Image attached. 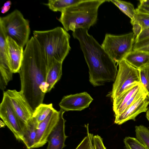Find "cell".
I'll return each instance as SVG.
<instances>
[{"instance_id":"obj_1","label":"cell","mask_w":149,"mask_h":149,"mask_svg":"<svg viewBox=\"0 0 149 149\" xmlns=\"http://www.w3.org/2000/svg\"><path fill=\"white\" fill-rule=\"evenodd\" d=\"M48 63L38 41L32 36L26 45L19 72L22 92L33 111L43 103L47 93Z\"/></svg>"},{"instance_id":"obj_2","label":"cell","mask_w":149,"mask_h":149,"mask_svg":"<svg viewBox=\"0 0 149 149\" xmlns=\"http://www.w3.org/2000/svg\"><path fill=\"white\" fill-rule=\"evenodd\" d=\"M77 39L89 68V81L94 86L114 82L118 72L116 63L107 54L88 30H74L72 34Z\"/></svg>"},{"instance_id":"obj_3","label":"cell","mask_w":149,"mask_h":149,"mask_svg":"<svg viewBox=\"0 0 149 149\" xmlns=\"http://www.w3.org/2000/svg\"><path fill=\"white\" fill-rule=\"evenodd\" d=\"M106 0H82L61 12L58 19L64 29L68 31H73L78 29L88 30L97 20L98 10L100 6Z\"/></svg>"},{"instance_id":"obj_4","label":"cell","mask_w":149,"mask_h":149,"mask_svg":"<svg viewBox=\"0 0 149 149\" xmlns=\"http://www.w3.org/2000/svg\"><path fill=\"white\" fill-rule=\"evenodd\" d=\"M33 36L40 45L48 69L55 61H63L71 49L70 36L64 28L57 27L45 31H34Z\"/></svg>"},{"instance_id":"obj_5","label":"cell","mask_w":149,"mask_h":149,"mask_svg":"<svg viewBox=\"0 0 149 149\" xmlns=\"http://www.w3.org/2000/svg\"><path fill=\"white\" fill-rule=\"evenodd\" d=\"M0 28L6 37L11 38L23 47L29 40V21L17 9L5 16L0 17Z\"/></svg>"},{"instance_id":"obj_6","label":"cell","mask_w":149,"mask_h":149,"mask_svg":"<svg viewBox=\"0 0 149 149\" xmlns=\"http://www.w3.org/2000/svg\"><path fill=\"white\" fill-rule=\"evenodd\" d=\"M135 37L133 32L120 35L106 34L101 46L118 64L132 51Z\"/></svg>"},{"instance_id":"obj_7","label":"cell","mask_w":149,"mask_h":149,"mask_svg":"<svg viewBox=\"0 0 149 149\" xmlns=\"http://www.w3.org/2000/svg\"><path fill=\"white\" fill-rule=\"evenodd\" d=\"M117 64L118 69L110 94L113 100L132 86L141 83L138 69L130 65L124 59Z\"/></svg>"},{"instance_id":"obj_8","label":"cell","mask_w":149,"mask_h":149,"mask_svg":"<svg viewBox=\"0 0 149 149\" xmlns=\"http://www.w3.org/2000/svg\"><path fill=\"white\" fill-rule=\"evenodd\" d=\"M0 116L16 139L22 141L23 133L21 123L5 91L3 92V99L0 104Z\"/></svg>"},{"instance_id":"obj_9","label":"cell","mask_w":149,"mask_h":149,"mask_svg":"<svg viewBox=\"0 0 149 149\" xmlns=\"http://www.w3.org/2000/svg\"><path fill=\"white\" fill-rule=\"evenodd\" d=\"M5 92L21 123L22 127L28 120L33 116L34 112L21 91L8 89Z\"/></svg>"},{"instance_id":"obj_10","label":"cell","mask_w":149,"mask_h":149,"mask_svg":"<svg viewBox=\"0 0 149 149\" xmlns=\"http://www.w3.org/2000/svg\"><path fill=\"white\" fill-rule=\"evenodd\" d=\"M59 118V111L54 108L39 124L37 129L33 148L42 147L46 143L48 138L56 125Z\"/></svg>"},{"instance_id":"obj_11","label":"cell","mask_w":149,"mask_h":149,"mask_svg":"<svg viewBox=\"0 0 149 149\" xmlns=\"http://www.w3.org/2000/svg\"><path fill=\"white\" fill-rule=\"evenodd\" d=\"M93 100L86 92L64 96L59 105L65 111H81L88 107Z\"/></svg>"},{"instance_id":"obj_12","label":"cell","mask_w":149,"mask_h":149,"mask_svg":"<svg viewBox=\"0 0 149 149\" xmlns=\"http://www.w3.org/2000/svg\"><path fill=\"white\" fill-rule=\"evenodd\" d=\"M149 105L148 94H146L140 98L121 114L115 116L114 123L120 125L130 120L135 121L136 117L139 114L147 112Z\"/></svg>"},{"instance_id":"obj_13","label":"cell","mask_w":149,"mask_h":149,"mask_svg":"<svg viewBox=\"0 0 149 149\" xmlns=\"http://www.w3.org/2000/svg\"><path fill=\"white\" fill-rule=\"evenodd\" d=\"M6 45L9 66L13 73H19L23 58V47L8 36L6 38Z\"/></svg>"},{"instance_id":"obj_14","label":"cell","mask_w":149,"mask_h":149,"mask_svg":"<svg viewBox=\"0 0 149 149\" xmlns=\"http://www.w3.org/2000/svg\"><path fill=\"white\" fill-rule=\"evenodd\" d=\"M59 111V120L48 138L47 149H63L65 146V142L68 136L65 131V120L63 117V114L65 111L61 109Z\"/></svg>"},{"instance_id":"obj_15","label":"cell","mask_w":149,"mask_h":149,"mask_svg":"<svg viewBox=\"0 0 149 149\" xmlns=\"http://www.w3.org/2000/svg\"><path fill=\"white\" fill-rule=\"evenodd\" d=\"M37 128V118L36 116L30 118L22 127V142L28 149L33 148Z\"/></svg>"},{"instance_id":"obj_16","label":"cell","mask_w":149,"mask_h":149,"mask_svg":"<svg viewBox=\"0 0 149 149\" xmlns=\"http://www.w3.org/2000/svg\"><path fill=\"white\" fill-rule=\"evenodd\" d=\"M141 83L135 84L113 100V109L115 116L119 114L120 110L141 86Z\"/></svg>"},{"instance_id":"obj_17","label":"cell","mask_w":149,"mask_h":149,"mask_svg":"<svg viewBox=\"0 0 149 149\" xmlns=\"http://www.w3.org/2000/svg\"><path fill=\"white\" fill-rule=\"evenodd\" d=\"M136 14L134 19L131 21L132 30L136 37L143 30L149 27V13L136 9Z\"/></svg>"},{"instance_id":"obj_18","label":"cell","mask_w":149,"mask_h":149,"mask_svg":"<svg viewBox=\"0 0 149 149\" xmlns=\"http://www.w3.org/2000/svg\"><path fill=\"white\" fill-rule=\"evenodd\" d=\"M62 62L55 61L48 69L46 78L47 92H49L62 75Z\"/></svg>"},{"instance_id":"obj_19","label":"cell","mask_w":149,"mask_h":149,"mask_svg":"<svg viewBox=\"0 0 149 149\" xmlns=\"http://www.w3.org/2000/svg\"><path fill=\"white\" fill-rule=\"evenodd\" d=\"M124 59L138 69L149 64V54L144 52L132 51Z\"/></svg>"},{"instance_id":"obj_20","label":"cell","mask_w":149,"mask_h":149,"mask_svg":"<svg viewBox=\"0 0 149 149\" xmlns=\"http://www.w3.org/2000/svg\"><path fill=\"white\" fill-rule=\"evenodd\" d=\"M82 0H49L45 4L54 12H62L65 8L81 1Z\"/></svg>"},{"instance_id":"obj_21","label":"cell","mask_w":149,"mask_h":149,"mask_svg":"<svg viewBox=\"0 0 149 149\" xmlns=\"http://www.w3.org/2000/svg\"><path fill=\"white\" fill-rule=\"evenodd\" d=\"M110 1L131 19V21L134 19L136 14V10L132 4L129 2L121 0H111Z\"/></svg>"},{"instance_id":"obj_22","label":"cell","mask_w":149,"mask_h":149,"mask_svg":"<svg viewBox=\"0 0 149 149\" xmlns=\"http://www.w3.org/2000/svg\"><path fill=\"white\" fill-rule=\"evenodd\" d=\"M53 109L52 103L48 104L42 103L36 108L33 116H36L37 117V127L39 124L47 117Z\"/></svg>"},{"instance_id":"obj_23","label":"cell","mask_w":149,"mask_h":149,"mask_svg":"<svg viewBox=\"0 0 149 149\" xmlns=\"http://www.w3.org/2000/svg\"><path fill=\"white\" fill-rule=\"evenodd\" d=\"M135 132L136 138L149 149V130L143 125L136 126Z\"/></svg>"},{"instance_id":"obj_24","label":"cell","mask_w":149,"mask_h":149,"mask_svg":"<svg viewBox=\"0 0 149 149\" xmlns=\"http://www.w3.org/2000/svg\"><path fill=\"white\" fill-rule=\"evenodd\" d=\"M6 38L0 28V66L8 65L6 53Z\"/></svg>"},{"instance_id":"obj_25","label":"cell","mask_w":149,"mask_h":149,"mask_svg":"<svg viewBox=\"0 0 149 149\" xmlns=\"http://www.w3.org/2000/svg\"><path fill=\"white\" fill-rule=\"evenodd\" d=\"M141 84L143 86L148 93L149 99V64L139 69Z\"/></svg>"},{"instance_id":"obj_26","label":"cell","mask_w":149,"mask_h":149,"mask_svg":"<svg viewBox=\"0 0 149 149\" xmlns=\"http://www.w3.org/2000/svg\"><path fill=\"white\" fill-rule=\"evenodd\" d=\"M123 142L126 149H148L134 137H126Z\"/></svg>"},{"instance_id":"obj_27","label":"cell","mask_w":149,"mask_h":149,"mask_svg":"<svg viewBox=\"0 0 149 149\" xmlns=\"http://www.w3.org/2000/svg\"><path fill=\"white\" fill-rule=\"evenodd\" d=\"M87 133L75 149H95L93 141V135L89 133L88 124L87 126Z\"/></svg>"},{"instance_id":"obj_28","label":"cell","mask_w":149,"mask_h":149,"mask_svg":"<svg viewBox=\"0 0 149 149\" xmlns=\"http://www.w3.org/2000/svg\"><path fill=\"white\" fill-rule=\"evenodd\" d=\"M132 51L144 52L149 54V38L135 42Z\"/></svg>"},{"instance_id":"obj_29","label":"cell","mask_w":149,"mask_h":149,"mask_svg":"<svg viewBox=\"0 0 149 149\" xmlns=\"http://www.w3.org/2000/svg\"><path fill=\"white\" fill-rule=\"evenodd\" d=\"M93 139L95 149H106L100 136L98 135L93 136Z\"/></svg>"},{"instance_id":"obj_30","label":"cell","mask_w":149,"mask_h":149,"mask_svg":"<svg viewBox=\"0 0 149 149\" xmlns=\"http://www.w3.org/2000/svg\"><path fill=\"white\" fill-rule=\"evenodd\" d=\"M149 38V27L143 30L135 37V42Z\"/></svg>"},{"instance_id":"obj_31","label":"cell","mask_w":149,"mask_h":149,"mask_svg":"<svg viewBox=\"0 0 149 149\" xmlns=\"http://www.w3.org/2000/svg\"><path fill=\"white\" fill-rule=\"evenodd\" d=\"M137 8L142 11L149 13V6H144L140 4Z\"/></svg>"},{"instance_id":"obj_32","label":"cell","mask_w":149,"mask_h":149,"mask_svg":"<svg viewBox=\"0 0 149 149\" xmlns=\"http://www.w3.org/2000/svg\"><path fill=\"white\" fill-rule=\"evenodd\" d=\"M10 6H3L1 8V12L2 13H4L7 12L10 9Z\"/></svg>"},{"instance_id":"obj_33","label":"cell","mask_w":149,"mask_h":149,"mask_svg":"<svg viewBox=\"0 0 149 149\" xmlns=\"http://www.w3.org/2000/svg\"><path fill=\"white\" fill-rule=\"evenodd\" d=\"M139 2L140 4L149 6V0H140Z\"/></svg>"},{"instance_id":"obj_34","label":"cell","mask_w":149,"mask_h":149,"mask_svg":"<svg viewBox=\"0 0 149 149\" xmlns=\"http://www.w3.org/2000/svg\"><path fill=\"white\" fill-rule=\"evenodd\" d=\"M11 3V2L10 1H8L4 3L3 6H10Z\"/></svg>"},{"instance_id":"obj_35","label":"cell","mask_w":149,"mask_h":149,"mask_svg":"<svg viewBox=\"0 0 149 149\" xmlns=\"http://www.w3.org/2000/svg\"><path fill=\"white\" fill-rule=\"evenodd\" d=\"M146 117L149 122V109L146 112Z\"/></svg>"},{"instance_id":"obj_36","label":"cell","mask_w":149,"mask_h":149,"mask_svg":"<svg viewBox=\"0 0 149 149\" xmlns=\"http://www.w3.org/2000/svg\"><path fill=\"white\" fill-rule=\"evenodd\" d=\"M5 125V124L3 122H2L1 120V122H0V126L1 127H4Z\"/></svg>"},{"instance_id":"obj_37","label":"cell","mask_w":149,"mask_h":149,"mask_svg":"<svg viewBox=\"0 0 149 149\" xmlns=\"http://www.w3.org/2000/svg\"></svg>"},{"instance_id":"obj_38","label":"cell","mask_w":149,"mask_h":149,"mask_svg":"<svg viewBox=\"0 0 149 149\" xmlns=\"http://www.w3.org/2000/svg\"></svg>"}]
</instances>
